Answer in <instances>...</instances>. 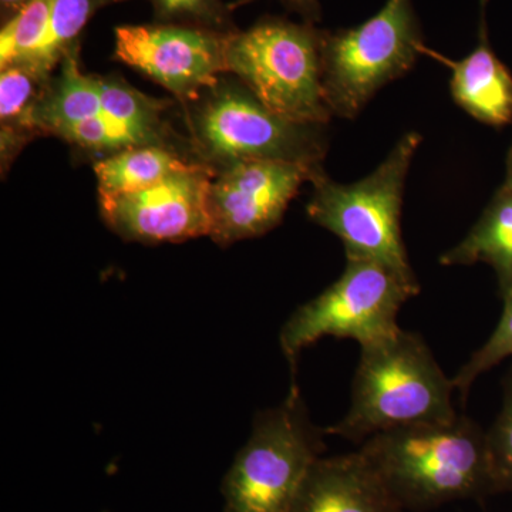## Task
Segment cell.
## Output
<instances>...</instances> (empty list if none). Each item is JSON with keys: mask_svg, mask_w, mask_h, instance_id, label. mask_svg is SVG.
Segmentation results:
<instances>
[{"mask_svg": "<svg viewBox=\"0 0 512 512\" xmlns=\"http://www.w3.org/2000/svg\"><path fill=\"white\" fill-rule=\"evenodd\" d=\"M360 451L404 510L494 493L487 433L468 417L383 431Z\"/></svg>", "mask_w": 512, "mask_h": 512, "instance_id": "6da1fadb", "label": "cell"}, {"mask_svg": "<svg viewBox=\"0 0 512 512\" xmlns=\"http://www.w3.org/2000/svg\"><path fill=\"white\" fill-rule=\"evenodd\" d=\"M360 349L348 413L326 434L365 443L383 431L456 419L453 379L417 333L400 329Z\"/></svg>", "mask_w": 512, "mask_h": 512, "instance_id": "7a4b0ae2", "label": "cell"}, {"mask_svg": "<svg viewBox=\"0 0 512 512\" xmlns=\"http://www.w3.org/2000/svg\"><path fill=\"white\" fill-rule=\"evenodd\" d=\"M421 134H404L373 173L352 184H340L323 171L312 181L306 212L315 224L343 242L346 259H365L417 281L402 237L406 178L419 150Z\"/></svg>", "mask_w": 512, "mask_h": 512, "instance_id": "3957f363", "label": "cell"}, {"mask_svg": "<svg viewBox=\"0 0 512 512\" xmlns=\"http://www.w3.org/2000/svg\"><path fill=\"white\" fill-rule=\"evenodd\" d=\"M323 36L315 23L261 19L229 36L227 73L278 116L326 126L333 114L322 83Z\"/></svg>", "mask_w": 512, "mask_h": 512, "instance_id": "277c9868", "label": "cell"}, {"mask_svg": "<svg viewBox=\"0 0 512 512\" xmlns=\"http://www.w3.org/2000/svg\"><path fill=\"white\" fill-rule=\"evenodd\" d=\"M187 116L195 160L215 173L244 161L322 165L328 151L325 126L278 116L244 84L218 83Z\"/></svg>", "mask_w": 512, "mask_h": 512, "instance_id": "5b68a950", "label": "cell"}, {"mask_svg": "<svg viewBox=\"0 0 512 512\" xmlns=\"http://www.w3.org/2000/svg\"><path fill=\"white\" fill-rule=\"evenodd\" d=\"M298 386L258 413L251 437L222 483L224 512H288L309 468L325 451Z\"/></svg>", "mask_w": 512, "mask_h": 512, "instance_id": "8992f818", "label": "cell"}, {"mask_svg": "<svg viewBox=\"0 0 512 512\" xmlns=\"http://www.w3.org/2000/svg\"><path fill=\"white\" fill-rule=\"evenodd\" d=\"M423 46L412 0H387L356 28L325 30L322 83L333 116L355 119L380 89L412 69Z\"/></svg>", "mask_w": 512, "mask_h": 512, "instance_id": "52a82bcc", "label": "cell"}, {"mask_svg": "<svg viewBox=\"0 0 512 512\" xmlns=\"http://www.w3.org/2000/svg\"><path fill=\"white\" fill-rule=\"evenodd\" d=\"M419 282L407 281L392 269L365 259H348L338 281L301 306L281 330L282 352L292 366L303 349L323 336L375 345L399 332L397 315L419 295Z\"/></svg>", "mask_w": 512, "mask_h": 512, "instance_id": "ba28073f", "label": "cell"}, {"mask_svg": "<svg viewBox=\"0 0 512 512\" xmlns=\"http://www.w3.org/2000/svg\"><path fill=\"white\" fill-rule=\"evenodd\" d=\"M231 35L175 23L117 26L114 59L160 84L187 107L227 73Z\"/></svg>", "mask_w": 512, "mask_h": 512, "instance_id": "9c48e42d", "label": "cell"}, {"mask_svg": "<svg viewBox=\"0 0 512 512\" xmlns=\"http://www.w3.org/2000/svg\"><path fill=\"white\" fill-rule=\"evenodd\" d=\"M323 165L244 161L215 173L210 188V238L227 245L261 237L284 218L302 184L312 183Z\"/></svg>", "mask_w": 512, "mask_h": 512, "instance_id": "30bf717a", "label": "cell"}, {"mask_svg": "<svg viewBox=\"0 0 512 512\" xmlns=\"http://www.w3.org/2000/svg\"><path fill=\"white\" fill-rule=\"evenodd\" d=\"M215 171L201 163L147 190L99 195L103 220L128 241L181 242L210 237V188Z\"/></svg>", "mask_w": 512, "mask_h": 512, "instance_id": "8fae6325", "label": "cell"}, {"mask_svg": "<svg viewBox=\"0 0 512 512\" xmlns=\"http://www.w3.org/2000/svg\"><path fill=\"white\" fill-rule=\"evenodd\" d=\"M362 451L319 457L288 512H403Z\"/></svg>", "mask_w": 512, "mask_h": 512, "instance_id": "7c38bea8", "label": "cell"}, {"mask_svg": "<svg viewBox=\"0 0 512 512\" xmlns=\"http://www.w3.org/2000/svg\"><path fill=\"white\" fill-rule=\"evenodd\" d=\"M485 2L481 0L478 45L470 55L463 60H451L427 46H423L421 55L450 69L451 96L461 109L480 123L501 128L512 123V74L491 47Z\"/></svg>", "mask_w": 512, "mask_h": 512, "instance_id": "4fadbf2b", "label": "cell"}, {"mask_svg": "<svg viewBox=\"0 0 512 512\" xmlns=\"http://www.w3.org/2000/svg\"><path fill=\"white\" fill-rule=\"evenodd\" d=\"M57 76H52L37 100L33 126L39 136H53L57 128L101 114L100 77L80 67L79 43L64 55Z\"/></svg>", "mask_w": 512, "mask_h": 512, "instance_id": "5bb4252c", "label": "cell"}, {"mask_svg": "<svg viewBox=\"0 0 512 512\" xmlns=\"http://www.w3.org/2000/svg\"><path fill=\"white\" fill-rule=\"evenodd\" d=\"M487 264L497 274L500 291L512 285V188L497 191L477 224L456 247L441 256L446 266Z\"/></svg>", "mask_w": 512, "mask_h": 512, "instance_id": "9a60e30c", "label": "cell"}, {"mask_svg": "<svg viewBox=\"0 0 512 512\" xmlns=\"http://www.w3.org/2000/svg\"><path fill=\"white\" fill-rule=\"evenodd\" d=\"M50 79L25 63H13L0 69V158L3 173L9 170L22 148L33 137L39 136L33 126V111Z\"/></svg>", "mask_w": 512, "mask_h": 512, "instance_id": "2e32d148", "label": "cell"}, {"mask_svg": "<svg viewBox=\"0 0 512 512\" xmlns=\"http://www.w3.org/2000/svg\"><path fill=\"white\" fill-rule=\"evenodd\" d=\"M195 163L174 147L143 146L101 158L94 164V174L99 195L130 194L147 190Z\"/></svg>", "mask_w": 512, "mask_h": 512, "instance_id": "e0dca14e", "label": "cell"}, {"mask_svg": "<svg viewBox=\"0 0 512 512\" xmlns=\"http://www.w3.org/2000/svg\"><path fill=\"white\" fill-rule=\"evenodd\" d=\"M119 2L124 0H55L45 35L18 63L28 64L35 72L50 79L64 55L77 45V39L90 19L100 9Z\"/></svg>", "mask_w": 512, "mask_h": 512, "instance_id": "ac0fdd59", "label": "cell"}, {"mask_svg": "<svg viewBox=\"0 0 512 512\" xmlns=\"http://www.w3.org/2000/svg\"><path fill=\"white\" fill-rule=\"evenodd\" d=\"M53 136L93 154H116L128 148L171 146L170 137L126 121L99 114L92 119L57 128Z\"/></svg>", "mask_w": 512, "mask_h": 512, "instance_id": "d6986e66", "label": "cell"}, {"mask_svg": "<svg viewBox=\"0 0 512 512\" xmlns=\"http://www.w3.org/2000/svg\"><path fill=\"white\" fill-rule=\"evenodd\" d=\"M100 82L101 113L170 136L163 121L164 111L168 107L167 100L153 99L138 92L124 80L100 77Z\"/></svg>", "mask_w": 512, "mask_h": 512, "instance_id": "ffe728a7", "label": "cell"}, {"mask_svg": "<svg viewBox=\"0 0 512 512\" xmlns=\"http://www.w3.org/2000/svg\"><path fill=\"white\" fill-rule=\"evenodd\" d=\"M55 0H32L22 12L3 23L0 32V69L18 63L45 35Z\"/></svg>", "mask_w": 512, "mask_h": 512, "instance_id": "44dd1931", "label": "cell"}, {"mask_svg": "<svg viewBox=\"0 0 512 512\" xmlns=\"http://www.w3.org/2000/svg\"><path fill=\"white\" fill-rule=\"evenodd\" d=\"M501 296L504 311L493 335L471 355L466 365L461 366L453 377L454 389L458 390L461 396H467L471 386L483 373L512 356V285L501 292Z\"/></svg>", "mask_w": 512, "mask_h": 512, "instance_id": "7402d4cb", "label": "cell"}, {"mask_svg": "<svg viewBox=\"0 0 512 512\" xmlns=\"http://www.w3.org/2000/svg\"><path fill=\"white\" fill-rule=\"evenodd\" d=\"M157 22L175 23L214 30L220 33L237 32L232 10L222 0H148Z\"/></svg>", "mask_w": 512, "mask_h": 512, "instance_id": "603a6c76", "label": "cell"}, {"mask_svg": "<svg viewBox=\"0 0 512 512\" xmlns=\"http://www.w3.org/2000/svg\"><path fill=\"white\" fill-rule=\"evenodd\" d=\"M487 433L494 491H512V375L504 387L500 413Z\"/></svg>", "mask_w": 512, "mask_h": 512, "instance_id": "cb8c5ba5", "label": "cell"}, {"mask_svg": "<svg viewBox=\"0 0 512 512\" xmlns=\"http://www.w3.org/2000/svg\"><path fill=\"white\" fill-rule=\"evenodd\" d=\"M255 2V0H235L229 3V9L235 10L241 6L248 5V3ZM284 3L286 8L292 12L301 15L305 22L315 23L320 19V3L319 0H279Z\"/></svg>", "mask_w": 512, "mask_h": 512, "instance_id": "d4e9b609", "label": "cell"}, {"mask_svg": "<svg viewBox=\"0 0 512 512\" xmlns=\"http://www.w3.org/2000/svg\"><path fill=\"white\" fill-rule=\"evenodd\" d=\"M30 2H32V0H0L3 23L9 22L10 19L15 18Z\"/></svg>", "mask_w": 512, "mask_h": 512, "instance_id": "484cf974", "label": "cell"}, {"mask_svg": "<svg viewBox=\"0 0 512 512\" xmlns=\"http://www.w3.org/2000/svg\"><path fill=\"white\" fill-rule=\"evenodd\" d=\"M508 187L512 188V144L510 147V151H508L507 156V178H505V183Z\"/></svg>", "mask_w": 512, "mask_h": 512, "instance_id": "4316f807", "label": "cell"}]
</instances>
